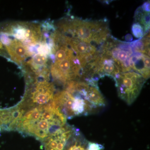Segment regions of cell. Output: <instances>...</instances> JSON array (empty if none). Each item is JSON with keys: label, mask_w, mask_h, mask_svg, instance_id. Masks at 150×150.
<instances>
[{"label": "cell", "mask_w": 150, "mask_h": 150, "mask_svg": "<svg viewBox=\"0 0 150 150\" xmlns=\"http://www.w3.org/2000/svg\"><path fill=\"white\" fill-rule=\"evenodd\" d=\"M0 130H1V129H0Z\"/></svg>", "instance_id": "d6986e66"}, {"label": "cell", "mask_w": 150, "mask_h": 150, "mask_svg": "<svg viewBox=\"0 0 150 150\" xmlns=\"http://www.w3.org/2000/svg\"><path fill=\"white\" fill-rule=\"evenodd\" d=\"M74 90L96 108L105 106L104 97L100 91L98 86L79 81L75 83Z\"/></svg>", "instance_id": "8fae6325"}, {"label": "cell", "mask_w": 150, "mask_h": 150, "mask_svg": "<svg viewBox=\"0 0 150 150\" xmlns=\"http://www.w3.org/2000/svg\"><path fill=\"white\" fill-rule=\"evenodd\" d=\"M53 103L67 119L88 115L96 108L78 93L65 89L54 95Z\"/></svg>", "instance_id": "277c9868"}, {"label": "cell", "mask_w": 150, "mask_h": 150, "mask_svg": "<svg viewBox=\"0 0 150 150\" xmlns=\"http://www.w3.org/2000/svg\"><path fill=\"white\" fill-rule=\"evenodd\" d=\"M104 149L102 145L94 142H88L86 150H103Z\"/></svg>", "instance_id": "e0dca14e"}, {"label": "cell", "mask_w": 150, "mask_h": 150, "mask_svg": "<svg viewBox=\"0 0 150 150\" xmlns=\"http://www.w3.org/2000/svg\"><path fill=\"white\" fill-rule=\"evenodd\" d=\"M76 130L66 125L50 134L42 142L45 150H63L66 143Z\"/></svg>", "instance_id": "30bf717a"}, {"label": "cell", "mask_w": 150, "mask_h": 150, "mask_svg": "<svg viewBox=\"0 0 150 150\" xmlns=\"http://www.w3.org/2000/svg\"><path fill=\"white\" fill-rule=\"evenodd\" d=\"M55 26L65 35L94 46H101L110 35L105 19L93 21L71 16L62 18Z\"/></svg>", "instance_id": "7a4b0ae2"}, {"label": "cell", "mask_w": 150, "mask_h": 150, "mask_svg": "<svg viewBox=\"0 0 150 150\" xmlns=\"http://www.w3.org/2000/svg\"><path fill=\"white\" fill-rule=\"evenodd\" d=\"M47 56L38 54L21 67L25 79H43L49 80L50 69Z\"/></svg>", "instance_id": "9c48e42d"}, {"label": "cell", "mask_w": 150, "mask_h": 150, "mask_svg": "<svg viewBox=\"0 0 150 150\" xmlns=\"http://www.w3.org/2000/svg\"><path fill=\"white\" fill-rule=\"evenodd\" d=\"M100 51L111 57L121 73L133 71L131 59L136 51L132 43L123 42L110 36L100 46Z\"/></svg>", "instance_id": "8992f818"}, {"label": "cell", "mask_w": 150, "mask_h": 150, "mask_svg": "<svg viewBox=\"0 0 150 150\" xmlns=\"http://www.w3.org/2000/svg\"><path fill=\"white\" fill-rule=\"evenodd\" d=\"M134 18V22L138 23L142 25L146 33L149 32L150 11L145 10L141 6L136 11Z\"/></svg>", "instance_id": "9a60e30c"}, {"label": "cell", "mask_w": 150, "mask_h": 150, "mask_svg": "<svg viewBox=\"0 0 150 150\" xmlns=\"http://www.w3.org/2000/svg\"><path fill=\"white\" fill-rule=\"evenodd\" d=\"M87 141L76 129L66 143L63 150H86Z\"/></svg>", "instance_id": "5bb4252c"}, {"label": "cell", "mask_w": 150, "mask_h": 150, "mask_svg": "<svg viewBox=\"0 0 150 150\" xmlns=\"http://www.w3.org/2000/svg\"><path fill=\"white\" fill-rule=\"evenodd\" d=\"M132 31L135 37L139 39H141L146 34H147L146 33L143 26L137 22H134L132 25Z\"/></svg>", "instance_id": "2e32d148"}, {"label": "cell", "mask_w": 150, "mask_h": 150, "mask_svg": "<svg viewBox=\"0 0 150 150\" xmlns=\"http://www.w3.org/2000/svg\"><path fill=\"white\" fill-rule=\"evenodd\" d=\"M50 69L54 81L64 86L72 81H81V68L74 52L54 60Z\"/></svg>", "instance_id": "5b68a950"}, {"label": "cell", "mask_w": 150, "mask_h": 150, "mask_svg": "<svg viewBox=\"0 0 150 150\" xmlns=\"http://www.w3.org/2000/svg\"><path fill=\"white\" fill-rule=\"evenodd\" d=\"M18 115L14 130L43 142L52 133L66 124L67 118L53 101L43 106L16 105Z\"/></svg>", "instance_id": "6da1fadb"}, {"label": "cell", "mask_w": 150, "mask_h": 150, "mask_svg": "<svg viewBox=\"0 0 150 150\" xmlns=\"http://www.w3.org/2000/svg\"><path fill=\"white\" fill-rule=\"evenodd\" d=\"M0 56L4 57L6 59H7L9 62V58L8 55L7 51H6L5 47L4 46V45L0 40Z\"/></svg>", "instance_id": "ac0fdd59"}, {"label": "cell", "mask_w": 150, "mask_h": 150, "mask_svg": "<svg viewBox=\"0 0 150 150\" xmlns=\"http://www.w3.org/2000/svg\"><path fill=\"white\" fill-rule=\"evenodd\" d=\"M25 81L26 90L21 104L25 106H43L52 102L55 88L49 80L39 79Z\"/></svg>", "instance_id": "52a82bcc"}, {"label": "cell", "mask_w": 150, "mask_h": 150, "mask_svg": "<svg viewBox=\"0 0 150 150\" xmlns=\"http://www.w3.org/2000/svg\"><path fill=\"white\" fill-rule=\"evenodd\" d=\"M131 67L133 71L148 79L150 77V56L136 51L131 58Z\"/></svg>", "instance_id": "4fadbf2b"}, {"label": "cell", "mask_w": 150, "mask_h": 150, "mask_svg": "<svg viewBox=\"0 0 150 150\" xmlns=\"http://www.w3.org/2000/svg\"><path fill=\"white\" fill-rule=\"evenodd\" d=\"M14 38L28 47L43 42L41 23L38 22H7L0 23V35Z\"/></svg>", "instance_id": "3957f363"}, {"label": "cell", "mask_w": 150, "mask_h": 150, "mask_svg": "<svg viewBox=\"0 0 150 150\" xmlns=\"http://www.w3.org/2000/svg\"><path fill=\"white\" fill-rule=\"evenodd\" d=\"M5 47L9 58V62H13L21 67L27 58L33 56L29 48L16 39L11 38Z\"/></svg>", "instance_id": "7c38bea8"}, {"label": "cell", "mask_w": 150, "mask_h": 150, "mask_svg": "<svg viewBox=\"0 0 150 150\" xmlns=\"http://www.w3.org/2000/svg\"><path fill=\"white\" fill-rule=\"evenodd\" d=\"M114 80L118 96L129 105L137 99L146 81L144 78L134 71L120 73Z\"/></svg>", "instance_id": "ba28073f"}]
</instances>
